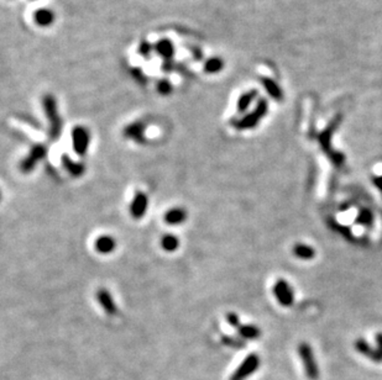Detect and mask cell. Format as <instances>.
<instances>
[{
    "label": "cell",
    "mask_w": 382,
    "mask_h": 380,
    "mask_svg": "<svg viewBox=\"0 0 382 380\" xmlns=\"http://www.w3.org/2000/svg\"><path fill=\"white\" fill-rule=\"evenodd\" d=\"M62 165L68 173L72 174L73 177H81L84 173V166L82 163L75 162L68 156H62Z\"/></svg>",
    "instance_id": "18"
},
{
    "label": "cell",
    "mask_w": 382,
    "mask_h": 380,
    "mask_svg": "<svg viewBox=\"0 0 382 380\" xmlns=\"http://www.w3.org/2000/svg\"><path fill=\"white\" fill-rule=\"evenodd\" d=\"M146 125L143 121H135L124 128V137L135 141L136 143H144L145 141Z\"/></svg>",
    "instance_id": "10"
},
{
    "label": "cell",
    "mask_w": 382,
    "mask_h": 380,
    "mask_svg": "<svg viewBox=\"0 0 382 380\" xmlns=\"http://www.w3.org/2000/svg\"><path fill=\"white\" fill-rule=\"evenodd\" d=\"M267 111H269V103L265 99H261L256 105V108L252 110V113L233 121V126L237 130H251V128L258 126L261 119L266 116Z\"/></svg>",
    "instance_id": "3"
},
{
    "label": "cell",
    "mask_w": 382,
    "mask_h": 380,
    "mask_svg": "<svg viewBox=\"0 0 382 380\" xmlns=\"http://www.w3.org/2000/svg\"><path fill=\"white\" fill-rule=\"evenodd\" d=\"M256 98H258V92H256V90H250V92L242 94L241 97L239 98V100H237V111H239L240 114L245 113V111L249 109L251 103H252Z\"/></svg>",
    "instance_id": "20"
},
{
    "label": "cell",
    "mask_w": 382,
    "mask_h": 380,
    "mask_svg": "<svg viewBox=\"0 0 382 380\" xmlns=\"http://www.w3.org/2000/svg\"><path fill=\"white\" fill-rule=\"evenodd\" d=\"M298 354L301 357L302 364L304 367V371L309 380H318L319 378V368L316 363L314 353L312 347L308 343H301L298 346Z\"/></svg>",
    "instance_id": "4"
},
{
    "label": "cell",
    "mask_w": 382,
    "mask_h": 380,
    "mask_svg": "<svg viewBox=\"0 0 382 380\" xmlns=\"http://www.w3.org/2000/svg\"><path fill=\"white\" fill-rule=\"evenodd\" d=\"M261 82H263L264 88L267 90L270 97L274 98L275 100H278V102H281L283 99V92L277 83H275L274 81H271L269 78H261Z\"/></svg>",
    "instance_id": "17"
},
{
    "label": "cell",
    "mask_w": 382,
    "mask_h": 380,
    "mask_svg": "<svg viewBox=\"0 0 382 380\" xmlns=\"http://www.w3.org/2000/svg\"><path fill=\"white\" fill-rule=\"evenodd\" d=\"M91 144V133L84 126H76L72 130V147L73 151L83 157Z\"/></svg>",
    "instance_id": "6"
},
{
    "label": "cell",
    "mask_w": 382,
    "mask_h": 380,
    "mask_svg": "<svg viewBox=\"0 0 382 380\" xmlns=\"http://www.w3.org/2000/svg\"><path fill=\"white\" fill-rule=\"evenodd\" d=\"M224 68V61L219 57H212L208 61L204 63V70L209 74H215V73H219L220 70Z\"/></svg>",
    "instance_id": "22"
},
{
    "label": "cell",
    "mask_w": 382,
    "mask_h": 380,
    "mask_svg": "<svg viewBox=\"0 0 382 380\" xmlns=\"http://www.w3.org/2000/svg\"><path fill=\"white\" fill-rule=\"evenodd\" d=\"M354 346H355V349L357 352H359L360 354L365 355V357L369 358L370 360L372 359L373 351H375V348H372L367 341H365L364 338H357V340L355 341V343H354Z\"/></svg>",
    "instance_id": "24"
},
{
    "label": "cell",
    "mask_w": 382,
    "mask_h": 380,
    "mask_svg": "<svg viewBox=\"0 0 382 380\" xmlns=\"http://www.w3.org/2000/svg\"><path fill=\"white\" fill-rule=\"evenodd\" d=\"M355 222L357 225L364 226V227H371L373 223V214L369 209H362L356 216Z\"/></svg>",
    "instance_id": "23"
},
{
    "label": "cell",
    "mask_w": 382,
    "mask_h": 380,
    "mask_svg": "<svg viewBox=\"0 0 382 380\" xmlns=\"http://www.w3.org/2000/svg\"><path fill=\"white\" fill-rule=\"evenodd\" d=\"M42 106L46 117H47L48 120V124H50L51 138L54 139L59 137V135H61L62 122L58 114V109H57L56 99H54L52 95H46L42 100Z\"/></svg>",
    "instance_id": "2"
},
{
    "label": "cell",
    "mask_w": 382,
    "mask_h": 380,
    "mask_svg": "<svg viewBox=\"0 0 382 380\" xmlns=\"http://www.w3.org/2000/svg\"><path fill=\"white\" fill-rule=\"evenodd\" d=\"M156 89L161 95H170L172 93V84L167 79H161V81H158Z\"/></svg>",
    "instance_id": "26"
},
{
    "label": "cell",
    "mask_w": 382,
    "mask_h": 380,
    "mask_svg": "<svg viewBox=\"0 0 382 380\" xmlns=\"http://www.w3.org/2000/svg\"><path fill=\"white\" fill-rule=\"evenodd\" d=\"M371 360L375 363H382V332L376 335V348Z\"/></svg>",
    "instance_id": "25"
},
{
    "label": "cell",
    "mask_w": 382,
    "mask_h": 380,
    "mask_svg": "<svg viewBox=\"0 0 382 380\" xmlns=\"http://www.w3.org/2000/svg\"><path fill=\"white\" fill-rule=\"evenodd\" d=\"M259 367H260V357L256 353H251L242 360L241 364L233 373L230 380H245L255 373Z\"/></svg>",
    "instance_id": "5"
},
{
    "label": "cell",
    "mask_w": 382,
    "mask_h": 380,
    "mask_svg": "<svg viewBox=\"0 0 382 380\" xmlns=\"http://www.w3.org/2000/svg\"><path fill=\"white\" fill-rule=\"evenodd\" d=\"M340 122H342V115H337L334 119L330 121V124L316 136L318 138L319 144H321L322 149L329 157L330 162L333 163L335 167H340L345 162V155L339 151H334L332 147V139L334 136L335 131L338 130V127L340 126Z\"/></svg>",
    "instance_id": "1"
},
{
    "label": "cell",
    "mask_w": 382,
    "mask_h": 380,
    "mask_svg": "<svg viewBox=\"0 0 382 380\" xmlns=\"http://www.w3.org/2000/svg\"><path fill=\"white\" fill-rule=\"evenodd\" d=\"M147 207H149V198L143 191H138L133 198L132 204H130V215L136 220H139V218L145 216Z\"/></svg>",
    "instance_id": "9"
},
{
    "label": "cell",
    "mask_w": 382,
    "mask_h": 380,
    "mask_svg": "<svg viewBox=\"0 0 382 380\" xmlns=\"http://www.w3.org/2000/svg\"><path fill=\"white\" fill-rule=\"evenodd\" d=\"M292 253L293 256H296L297 258L303 259V261H309L315 257V250L309 245H305V243H297L292 248Z\"/></svg>",
    "instance_id": "15"
},
{
    "label": "cell",
    "mask_w": 382,
    "mask_h": 380,
    "mask_svg": "<svg viewBox=\"0 0 382 380\" xmlns=\"http://www.w3.org/2000/svg\"><path fill=\"white\" fill-rule=\"evenodd\" d=\"M46 156V148L42 144H36V146L32 147L30 149L29 155L24 158V161L21 162L20 168L24 173H29L32 169L35 168V166L37 165V162H40L42 158H45Z\"/></svg>",
    "instance_id": "8"
},
{
    "label": "cell",
    "mask_w": 382,
    "mask_h": 380,
    "mask_svg": "<svg viewBox=\"0 0 382 380\" xmlns=\"http://www.w3.org/2000/svg\"><path fill=\"white\" fill-rule=\"evenodd\" d=\"M116 248V241L110 235H102L94 241V250L100 254H110Z\"/></svg>",
    "instance_id": "13"
},
{
    "label": "cell",
    "mask_w": 382,
    "mask_h": 380,
    "mask_svg": "<svg viewBox=\"0 0 382 380\" xmlns=\"http://www.w3.org/2000/svg\"><path fill=\"white\" fill-rule=\"evenodd\" d=\"M161 247H162L163 251H166V252H174V251L178 250L179 247V239L172 234L165 235V236L161 239Z\"/></svg>",
    "instance_id": "21"
},
{
    "label": "cell",
    "mask_w": 382,
    "mask_h": 380,
    "mask_svg": "<svg viewBox=\"0 0 382 380\" xmlns=\"http://www.w3.org/2000/svg\"><path fill=\"white\" fill-rule=\"evenodd\" d=\"M151 50H152V47L149 42H143L140 46H139V53L144 57H149Z\"/></svg>",
    "instance_id": "28"
},
{
    "label": "cell",
    "mask_w": 382,
    "mask_h": 380,
    "mask_svg": "<svg viewBox=\"0 0 382 380\" xmlns=\"http://www.w3.org/2000/svg\"><path fill=\"white\" fill-rule=\"evenodd\" d=\"M272 291H274L275 297H276L280 305L285 306V308H290V306L293 305L294 294L287 280L278 279L276 283H275L274 288H272Z\"/></svg>",
    "instance_id": "7"
},
{
    "label": "cell",
    "mask_w": 382,
    "mask_h": 380,
    "mask_svg": "<svg viewBox=\"0 0 382 380\" xmlns=\"http://www.w3.org/2000/svg\"><path fill=\"white\" fill-rule=\"evenodd\" d=\"M97 301L102 306V309L104 310L106 315H115L116 311H118L113 296H111V294L106 289H99L97 291Z\"/></svg>",
    "instance_id": "12"
},
{
    "label": "cell",
    "mask_w": 382,
    "mask_h": 380,
    "mask_svg": "<svg viewBox=\"0 0 382 380\" xmlns=\"http://www.w3.org/2000/svg\"><path fill=\"white\" fill-rule=\"evenodd\" d=\"M188 214L183 207L174 206L168 209L167 211L163 215V221H165L167 225L171 226H178L182 225L185 220H187Z\"/></svg>",
    "instance_id": "11"
},
{
    "label": "cell",
    "mask_w": 382,
    "mask_h": 380,
    "mask_svg": "<svg viewBox=\"0 0 382 380\" xmlns=\"http://www.w3.org/2000/svg\"><path fill=\"white\" fill-rule=\"evenodd\" d=\"M372 183L378 190H380L381 195H382V176H376L372 178Z\"/></svg>",
    "instance_id": "29"
},
{
    "label": "cell",
    "mask_w": 382,
    "mask_h": 380,
    "mask_svg": "<svg viewBox=\"0 0 382 380\" xmlns=\"http://www.w3.org/2000/svg\"><path fill=\"white\" fill-rule=\"evenodd\" d=\"M54 19V13L51 9H46V8H42V9L36 10L34 13V21L37 26L40 27H48L53 24Z\"/></svg>",
    "instance_id": "14"
},
{
    "label": "cell",
    "mask_w": 382,
    "mask_h": 380,
    "mask_svg": "<svg viewBox=\"0 0 382 380\" xmlns=\"http://www.w3.org/2000/svg\"><path fill=\"white\" fill-rule=\"evenodd\" d=\"M239 336L244 340H256L261 336V331L255 325H241L237 329Z\"/></svg>",
    "instance_id": "19"
},
{
    "label": "cell",
    "mask_w": 382,
    "mask_h": 380,
    "mask_svg": "<svg viewBox=\"0 0 382 380\" xmlns=\"http://www.w3.org/2000/svg\"><path fill=\"white\" fill-rule=\"evenodd\" d=\"M155 50H156L157 53L160 54L161 57H163L166 61L171 59L174 54L173 43H172L170 40H167V38H162V40L158 41L156 45H155Z\"/></svg>",
    "instance_id": "16"
},
{
    "label": "cell",
    "mask_w": 382,
    "mask_h": 380,
    "mask_svg": "<svg viewBox=\"0 0 382 380\" xmlns=\"http://www.w3.org/2000/svg\"><path fill=\"white\" fill-rule=\"evenodd\" d=\"M226 322H228V324L230 325L231 327H235L236 330L239 329L240 326H241V325H240L239 316H237L236 314H234V313H229L228 315H226Z\"/></svg>",
    "instance_id": "27"
}]
</instances>
